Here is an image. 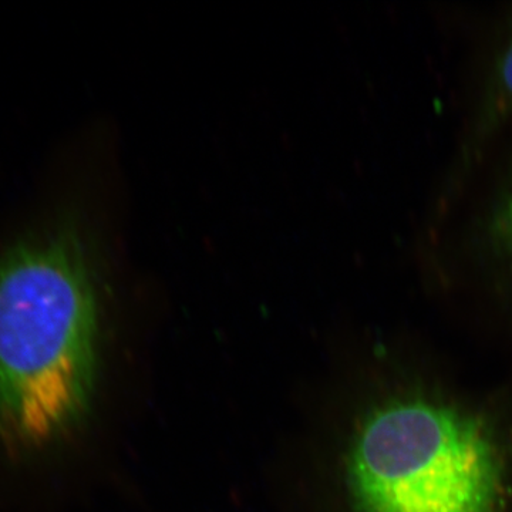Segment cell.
I'll return each mask as SVG.
<instances>
[{"instance_id": "6da1fadb", "label": "cell", "mask_w": 512, "mask_h": 512, "mask_svg": "<svg viewBox=\"0 0 512 512\" xmlns=\"http://www.w3.org/2000/svg\"><path fill=\"white\" fill-rule=\"evenodd\" d=\"M346 483L353 512H512V376L421 353L360 420Z\"/></svg>"}, {"instance_id": "7a4b0ae2", "label": "cell", "mask_w": 512, "mask_h": 512, "mask_svg": "<svg viewBox=\"0 0 512 512\" xmlns=\"http://www.w3.org/2000/svg\"><path fill=\"white\" fill-rule=\"evenodd\" d=\"M99 295L89 241L55 217L0 249V434L39 450L79 423L92 394Z\"/></svg>"}, {"instance_id": "3957f363", "label": "cell", "mask_w": 512, "mask_h": 512, "mask_svg": "<svg viewBox=\"0 0 512 512\" xmlns=\"http://www.w3.org/2000/svg\"><path fill=\"white\" fill-rule=\"evenodd\" d=\"M503 82L505 89L512 94V43L505 53L503 62Z\"/></svg>"}, {"instance_id": "277c9868", "label": "cell", "mask_w": 512, "mask_h": 512, "mask_svg": "<svg viewBox=\"0 0 512 512\" xmlns=\"http://www.w3.org/2000/svg\"><path fill=\"white\" fill-rule=\"evenodd\" d=\"M507 228H508V239H510L511 245H512V200H511L510 204H508Z\"/></svg>"}]
</instances>
